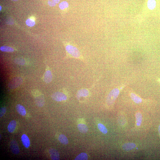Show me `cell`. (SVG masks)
<instances>
[{
    "mask_svg": "<svg viewBox=\"0 0 160 160\" xmlns=\"http://www.w3.org/2000/svg\"><path fill=\"white\" fill-rule=\"evenodd\" d=\"M65 48L68 54L71 58L78 59L83 61H84L79 49L74 45L67 44Z\"/></svg>",
    "mask_w": 160,
    "mask_h": 160,
    "instance_id": "obj_1",
    "label": "cell"
},
{
    "mask_svg": "<svg viewBox=\"0 0 160 160\" xmlns=\"http://www.w3.org/2000/svg\"><path fill=\"white\" fill-rule=\"evenodd\" d=\"M120 92L119 90L115 88L110 92L106 99V103L108 106H110L113 104L119 94Z\"/></svg>",
    "mask_w": 160,
    "mask_h": 160,
    "instance_id": "obj_2",
    "label": "cell"
},
{
    "mask_svg": "<svg viewBox=\"0 0 160 160\" xmlns=\"http://www.w3.org/2000/svg\"><path fill=\"white\" fill-rule=\"evenodd\" d=\"M23 82V80L21 77H15L11 80L8 86L10 89H15L21 85Z\"/></svg>",
    "mask_w": 160,
    "mask_h": 160,
    "instance_id": "obj_3",
    "label": "cell"
},
{
    "mask_svg": "<svg viewBox=\"0 0 160 160\" xmlns=\"http://www.w3.org/2000/svg\"><path fill=\"white\" fill-rule=\"evenodd\" d=\"M53 100L56 101H61L67 99V96L61 92H56L51 95Z\"/></svg>",
    "mask_w": 160,
    "mask_h": 160,
    "instance_id": "obj_4",
    "label": "cell"
},
{
    "mask_svg": "<svg viewBox=\"0 0 160 160\" xmlns=\"http://www.w3.org/2000/svg\"><path fill=\"white\" fill-rule=\"evenodd\" d=\"M10 148L14 154H18L20 152V149L18 143L15 140H12L10 143Z\"/></svg>",
    "mask_w": 160,
    "mask_h": 160,
    "instance_id": "obj_5",
    "label": "cell"
},
{
    "mask_svg": "<svg viewBox=\"0 0 160 160\" xmlns=\"http://www.w3.org/2000/svg\"><path fill=\"white\" fill-rule=\"evenodd\" d=\"M89 92L87 89H81L78 91L77 94V99L79 100L81 97H87L89 95Z\"/></svg>",
    "mask_w": 160,
    "mask_h": 160,
    "instance_id": "obj_6",
    "label": "cell"
},
{
    "mask_svg": "<svg viewBox=\"0 0 160 160\" xmlns=\"http://www.w3.org/2000/svg\"><path fill=\"white\" fill-rule=\"evenodd\" d=\"M49 152L51 159L53 160H59L60 159L59 153L56 149L51 148L49 149Z\"/></svg>",
    "mask_w": 160,
    "mask_h": 160,
    "instance_id": "obj_7",
    "label": "cell"
},
{
    "mask_svg": "<svg viewBox=\"0 0 160 160\" xmlns=\"http://www.w3.org/2000/svg\"><path fill=\"white\" fill-rule=\"evenodd\" d=\"M35 101L37 105L39 107H42L45 104L44 96L42 95L37 96L35 99Z\"/></svg>",
    "mask_w": 160,
    "mask_h": 160,
    "instance_id": "obj_8",
    "label": "cell"
},
{
    "mask_svg": "<svg viewBox=\"0 0 160 160\" xmlns=\"http://www.w3.org/2000/svg\"><path fill=\"white\" fill-rule=\"evenodd\" d=\"M136 146L134 143H125L122 145V148L125 151H129L134 149Z\"/></svg>",
    "mask_w": 160,
    "mask_h": 160,
    "instance_id": "obj_9",
    "label": "cell"
},
{
    "mask_svg": "<svg viewBox=\"0 0 160 160\" xmlns=\"http://www.w3.org/2000/svg\"><path fill=\"white\" fill-rule=\"evenodd\" d=\"M21 140L23 144L24 147L26 148H28L30 146V139L28 136L26 134L22 135L21 137Z\"/></svg>",
    "mask_w": 160,
    "mask_h": 160,
    "instance_id": "obj_10",
    "label": "cell"
},
{
    "mask_svg": "<svg viewBox=\"0 0 160 160\" xmlns=\"http://www.w3.org/2000/svg\"><path fill=\"white\" fill-rule=\"evenodd\" d=\"M53 76L52 73L50 70L47 71L45 73L44 80L46 83H49L52 81Z\"/></svg>",
    "mask_w": 160,
    "mask_h": 160,
    "instance_id": "obj_11",
    "label": "cell"
},
{
    "mask_svg": "<svg viewBox=\"0 0 160 160\" xmlns=\"http://www.w3.org/2000/svg\"><path fill=\"white\" fill-rule=\"evenodd\" d=\"M16 108L18 113L20 115L25 116L26 114L25 108L24 107L20 104H17L16 107Z\"/></svg>",
    "mask_w": 160,
    "mask_h": 160,
    "instance_id": "obj_12",
    "label": "cell"
},
{
    "mask_svg": "<svg viewBox=\"0 0 160 160\" xmlns=\"http://www.w3.org/2000/svg\"><path fill=\"white\" fill-rule=\"evenodd\" d=\"M16 125L17 122L15 120L12 121L8 125V131L10 133L13 132L15 130Z\"/></svg>",
    "mask_w": 160,
    "mask_h": 160,
    "instance_id": "obj_13",
    "label": "cell"
},
{
    "mask_svg": "<svg viewBox=\"0 0 160 160\" xmlns=\"http://www.w3.org/2000/svg\"><path fill=\"white\" fill-rule=\"evenodd\" d=\"M77 128L80 132L83 133H87L89 130L86 125L84 124H79L78 125Z\"/></svg>",
    "mask_w": 160,
    "mask_h": 160,
    "instance_id": "obj_14",
    "label": "cell"
},
{
    "mask_svg": "<svg viewBox=\"0 0 160 160\" xmlns=\"http://www.w3.org/2000/svg\"><path fill=\"white\" fill-rule=\"evenodd\" d=\"M58 139L59 142L63 145H67L69 143L68 139L64 135L61 134L59 135Z\"/></svg>",
    "mask_w": 160,
    "mask_h": 160,
    "instance_id": "obj_15",
    "label": "cell"
},
{
    "mask_svg": "<svg viewBox=\"0 0 160 160\" xmlns=\"http://www.w3.org/2000/svg\"><path fill=\"white\" fill-rule=\"evenodd\" d=\"M130 96L131 99L135 103L139 104L142 102V100L141 98L134 93H131Z\"/></svg>",
    "mask_w": 160,
    "mask_h": 160,
    "instance_id": "obj_16",
    "label": "cell"
},
{
    "mask_svg": "<svg viewBox=\"0 0 160 160\" xmlns=\"http://www.w3.org/2000/svg\"><path fill=\"white\" fill-rule=\"evenodd\" d=\"M136 117L137 126H141L142 120V114L140 112H137L136 114Z\"/></svg>",
    "mask_w": 160,
    "mask_h": 160,
    "instance_id": "obj_17",
    "label": "cell"
},
{
    "mask_svg": "<svg viewBox=\"0 0 160 160\" xmlns=\"http://www.w3.org/2000/svg\"><path fill=\"white\" fill-rule=\"evenodd\" d=\"M156 4V3L155 0H148L147 2L148 7L149 9L152 10L155 9Z\"/></svg>",
    "mask_w": 160,
    "mask_h": 160,
    "instance_id": "obj_18",
    "label": "cell"
},
{
    "mask_svg": "<svg viewBox=\"0 0 160 160\" xmlns=\"http://www.w3.org/2000/svg\"><path fill=\"white\" fill-rule=\"evenodd\" d=\"M88 159V156L87 154L82 153L78 155L75 158V160H86Z\"/></svg>",
    "mask_w": 160,
    "mask_h": 160,
    "instance_id": "obj_19",
    "label": "cell"
},
{
    "mask_svg": "<svg viewBox=\"0 0 160 160\" xmlns=\"http://www.w3.org/2000/svg\"><path fill=\"white\" fill-rule=\"evenodd\" d=\"M98 129L100 132L104 133V134H106L108 132L107 129L104 125L101 123L98 124Z\"/></svg>",
    "mask_w": 160,
    "mask_h": 160,
    "instance_id": "obj_20",
    "label": "cell"
},
{
    "mask_svg": "<svg viewBox=\"0 0 160 160\" xmlns=\"http://www.w3.org/2000/svg\"><path fill=\"white\" fill-rule=\"evenodd\" d=\"M1 50L3 52H12L14 51V49L9 46H3L1 47Z\"/></svg>",
    "mask_w": 160,
    "mask_h": 160,
    "instance_id": "obj_21",
    "label": "cell"
},
{
    "mask_svg": "<svg viewBox=\"0 0 160 160\" xmlns=\"http://www.w3.org/2000/svg\"><path fill=\"white\" fill-rule=\"evenodd\" d=\"M14 62L16 64L20 65H23L25 64V61L23 59L21 58H18L15 59Z\"/></svg>",
    "mask_w": 160,
    "mask_h": 160,
    "instance_id": "obj_22",
    "label": "cell"
},
{
    "mask_svg": "<svg viewBox=\"0 0 160 160\" xmlns=\"http://www.w3.org/2000/svg\"><path fill=\"white\" fill-rule=\"evenodd\" d=\"M69 5L67 1H64L62 2L59 4V7L61 10H63L67 9L69 7Z\"/></svg>",
    "mask_w": 160,
    "mask_h": 160,
    "instance_id": "obj_23",
    "label": "cell"
},
{
    "mask_svg": "<svg viewBox=\"0 0 160 160\" xmlns=\"http://www.w3.org/2000/svg\"><path fill=\"white\" fill-rule=\"evenodd\" d=\"M60 2V0H49L48 3L51 7H54L58 4Z\"/></svg>",
    "mask_w": 160,
    "mask_h": 160,
    "instance_id": "obj_24",
    "label": "cell"
},
{
    "mask_svg": "<svg viewBox=\"0 0 160 160\" xmlns=\"http://www.w3.org/2000/svg\"><path fill=\"white\" fill-rule=\"evenodd\" d=\"M26 24L27 26L32 27L35 24V22L33 20L31 19H28L26 20Z\"/></svg>",
    "mask_w": 160,
    "mask_h": 160,
    "instance_id": "obj_25",
    "label": "cell"
},
{
    "mask_svg": "<svg viewBox=\"0 0 160 160\" xmlns=\"http://www.w3.org/2000/svg\"><path fill=\"white\" fill-rule=\"evenodd\" d=\"M6 111V108L5 107H2L1 108L0 110V117L1 118L5 113Z\"/></svg>",
    "mask_w": 160,
    "mask_h": 160,
    "instance_id": "obj_26",
    "label": "cell"
},
{
    "mask_svg": "<svg viewBox=\"0 0 160 160\" xmlns=\"http://www.w3.org/2000/svg\"><path fill=\"white\" fill-rule=\"evenodd\" d=\"M158 131H159V134H160V125H159V127Z\"/></svg>",
    "mask_w": 160,
    "mask_h": 160,
    "instance_id": "obj_27",
    "label": "cell"
},
{
    "mask_svg": "<svg viewBox=\"0 0 160 160\" xmlns=\"http://www.w3.org/2000/svg\"><path fill=\"white\" fill-rule=\"evenodd\" d=\"M11 1H18V0H11Z\"/></svg>",
    "mask_w": 160,
    "mask_h": 160,
    "instance_id": "obj_28",
    "label": "cell"
},
{
    "mask_svg": "<svg viewBox=\"0 0 160 160\" xmlns=\"http://www.w3.org/2000/svg\"><path fill=\"white\" fill-rule=\"evenodd\" d=\"M0 8H1V9H0V10H1V9H2V7H1V6H0Z\"/></svg>",
    "mask_w": 160,
    "mask_h": 160,
    "instance_id": "obj_29",
    "label": "cell"
}]
</instances>
